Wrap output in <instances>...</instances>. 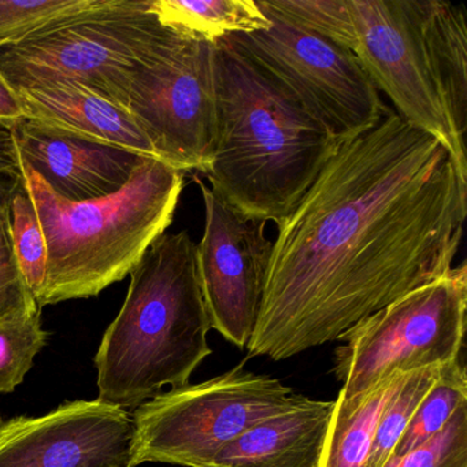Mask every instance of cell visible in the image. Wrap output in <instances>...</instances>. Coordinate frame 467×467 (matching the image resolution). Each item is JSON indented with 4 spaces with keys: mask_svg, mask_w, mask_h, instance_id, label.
Here are the masks:
<instances>
[{
    "mask_svg": "<svg viewBox=\"0 0 467 467\" xmlns=\"http://www.w3.org/2000/svg\"><path fill=\"white\" fill-rule=\"evenodd\" d=\"M467 182L395 111L347 141L277 223L248 357L284 360L452 269Z\"/></svg>",
    "mask_w": 467,
    "mask_h": 467,
    "instance_id": "obj_1",
    "label": "cell"
},
{
    "mask_svg": "<svg viewBox=\"0 0 467 467\" xmlns=\"http://www.w3.org/2000/svg\"><path fill=\"white\" fill-rule=\"evenodd\" d=\"M215 139L204 174L245 214L280 223L338 143L296 98L236 45H215Z\"/></svg>",
    "mask_w": 467,
    "mask_h": 467,
    "instance_id": "obj_2",
    "label": "cell"
},
{
    "mask_svg": "<svg viewBox=\"0 0 467 467\" xmlns=\"http://www.w3.org/2000/svg\"><path fill=\"white\" fill-rule=\"evenodd\" d=\"M196 244L187 231L165 234L130 272L127 299L95 357L98 400L138 409L163 388L190 384L212 354Z\"/></svg>",
    "mask_w": 467,
    "mask_h": 467,
    "instance_id": "obj_3",
    "label": "cell"
},
{
    "mask_svg": "<svg viewBox=\"0 0 467 467\" xmlns=\"http://www.w3.org/2000/svg\"><path fill=\"white\" fill-rule=\"evenodd\" d=\"M351 53L407 124L450 151L467 182V21L445 0H348Z\"/></svg>",
    "mask_w": 467,
    "mask_h": 467,
    "instance_id": "obj_4",
    "label": "cell"
},
{
    "mask_svg": "<svg viewBox=\"0 0 467 467\" xmlns=\"http://www.w3.org/2000/svg\"><path fill=\"white\" fill-rule=\"evenodd\" d=\"M47 244L37 305L88 299L130 275L173 223L184 171L143 157L130 182L103 199L67 202L20 161Z\"/></svg>",
    "mask_w": 467,
    "mask_h": 467,
    "instance_id": "obj_5",
    "label": "cell"
},
{
    "mask_svg": "<svg viewBox=\"0 0 467 467\" xmlns=\"http://www.w3.org/2000/svg\"><path fill=\"white\" fill-rule=\"evenodd\" d=\"M467 264L366 317L338 341L333 373L343 382L335 414H347L395 373L461 359L466 332Z\"/></svg>",
    "mask_w": 467,
    "mask_h": 467,
    "instance_id": "obj_6",
    "label": "cell"
},
{
    "mask_svg": "<svg viewBox=\"0 0 467 467\" xmlns=\"http://www.w3.org/2000/svg\"><path fill=\"white\" fill-rule=\"evenodd\" d=\"M165 26L151 0L99 6L0 48V76L15 92L72 81L121 108L128 78Z\"/></svg>",
    "mask_w": 467,
    "mask_h": 467,
    "instance_id": "obj_7",
    "label": "cell"
},
{
    "mask_svg": "<svg viewBox=\"0 0 467 467\" xmlns=\"http://www.w3.org/2000/svg\"><path fill=\"white\" fill-rule=\"evenodd\" d=\"M299 398L280 379L244 370L243 363L209 381L161 392L133 411L128 467H204L251 426Z\"/></svg>",
    "mask_w": 467,
    "mask_h": 467,
    "instance_id": "obj_8",
    "label": "cell"
},
{
    "mask_svg": "<svg viewBox=\"0 0 467 467\" xmlns=\"http://www.w3.org/2000/svg\"><path fill=\"white\" fill-rule=\"evenodd\" d=\"M217 45V43H215ZM215 45L166 28L128 78L121 108L155 157L204 173L215 139Z\"/></svg>",
    "mask_w": 467,
    "mask_h": 467,
    "instance_id": "obj_9",
    "label": "cell"
},
{
    "mask_svg": "<svg viewBox=\"0 0 467 467\" xmlns=\"http://www.w3.org/2000/svg\"><path fill=\"white\" fill-rule=\"evenodd\" d=\"M261 12L269 28L223 39L275 76L338 143L354 140L384 119L389 109L354 53Z\"/></svg>",
    "mask_w": 467,
    "mask_h": 467,
    "instance_id": "obj_10",
    "label": "cell"
},
{
    "mask_svg": "<svg viewBox=\"0 0 467 467\" xmlns=\"http://www.w3.org/2000/svg\"><path fill=\"white\" fill-rule=\"evenodd\" d=\"M206 210L196 244L199 281L212 329L240 349L253 337L273 242L266 220L245 214L195 177Z\"/></svg>",
    "mask_w": 467,
    "mask_h": 467,
    "instance_id": "obj_11",
    "label": "cell"
},
{
    "mask_svg": "<svg viewBox=\"0 0 467 467\" xmlns=\"http://www.w3.org/2000/svg\"><path fill=\"white\" fill-rule=\"evenodd\" d=\"M132 417L100 400L62 404L0 428V467H128Z\"/></svg>",
    "mask_w": 467,
    "mask_h": 467,
    "instance_id": "obj_12",
    "label": "cell"
},
{
    "mask_svg": "<svg viewBox=\"0 0 467 467\" xmlns=\"http://www.w3.org/2000/svg\"><path fill=\"white\" fill-rule=\"evenodd\" d=\"M18 157L59 198L103 199L121 190L144 155L24 119L10 130Z\"/></svg>",
    "mask_w": 467,
    "mask_h": 467,
    "instance_id": "obj_13",
    "label": "cell"
},
{
    "mask_svg": "<svg viewBox=\"0 0 467 467\" xmlns=\"http://www.w3.org/2000/svg\"><path fill=\"white\" fill-rule=\"evenodd\" d=\"M335 400L300 395L229 442L204 467H319Z\"/></svg>",
    "mask_w": 467,
    "mask_h": 467,
    "instance_id": "obj_14",
    "label": "cell"
},
{
    "mask_svg": "<svg viewBox=\"0 0 467 467\" xmlns=\"http://www.w3.org/2000/svg\"><path fill=\"white\" fill-rule=\"evenodd\" d=\"M24 117L80 138L155 157L151 141L125 109L72 81L16 92Z\"/></svg>",
    "mask_w": 467,
    "mask_h": 467,
    "instance_id": "obj_15",
    "label": "cell"
},
{
    "mask_svg": "<svg viewBox=\"0 0 467 467\" xmlns=\"http://www.w3.org/2000/svg\"><path fill=\"white\" fill-rule=\"evenodd\" d=\"M151 10L166 28L213 45L231 35L270 26L254 0H151Z\"/></svg>",
    "mask_w": 467,
    "mask_h": 467,
    "instance_id": "obj_16",
    "label": "cell"
},
{
    "mask_svg": "<svg viewBox=\"0 0 467 467\" xmlns=\"http://www.w3.org/2000/svg\"><path fill=\"white\" fill-rule=\"evenodd\" d=\"M395 373L360 399L347 414H332L319 467H366L385 407L403 381Z\"/></svg>",
    "mask_w": 467,
    "mask_h": 467,
    "instance_id": "obj_17",
    "label": "cell"
},
{
    "mask_svg": "<svg viewBox=\"0 0 467 467\" xmlns=\"http://www.w3.org/2000/svg\"><path fill=\"white\" fill-rule=\"evenodd\" d=\"M467 401L466 368L461 359L448 365L415 410L392 456L406 455L436 436L461 404Z\"/></svg>",
    "mask_w": 467,
    "mask_h": 467,
    "instance_id": "obj_18",
    "label": "cell"
},
{
    "mask_svg": "<svg viewBox=\"0 0 467 467\" xmlns=\"http://www.w3.org/2000/svg\"><path fill=\"white\" fill-rule=\"evenodd\" d=\"M10 232L18 266L26 286L37 300L47 272V244L23 174L10 191Z\"/></svg>",
    "mask_w": 467,
    "mask_h": 467,
    "instance_id": "obj_19",
    "label": "cell"
},
{
    "mask_svg": "<svg viewBox=\"0 0 467 467\" xmlns=\"http://www.w3.org/2000/svg\"><path fill=\"white\" fill-rule=\"evenodd\" d=\"M47 336L40 307L0 317V393L13 392L24 381Z\"/></svg>",
    "mask_w": 467,
    "mask_h": 467,
    "instance_id": "obj_20",
    "label": "cell"
},
{
    "mask_svg": "<svg viewBox=\"0 0 467 467\" xmlns=\"http://www.w3.org/2000/svg\"><path fill=\"white\" fill-rule=\"evenodd\" d=\"M447 368L448 365L436 366L404 374L400 387L379 418L366 467H384L388 459L392 456L393 450L406 431L415 410Z\"/></svg>",
    "mask_w": 467,
    "mask_h": 467,
    "instance_id": "obj_21",
    "label": "cell"
},
{
    "mask_svg": "<svg viewBox=\"0 0 467 467\" xmlns=\"http://www.w3.org/2000/svg\"><path fill=\"white\" fill-rule=\"evenodd\" d=\"M103 0H0V48L99 6Z\"/></svg>",
    "mask_w": 467,
    "mask_h": 467,
    "instance_id": "obj_22",
    "label": "cell"
},
{
    "mask_svg": "<svg viewBox=\"0 0 467 467\" xmlns=\"http://www.w3.org/2000/svg\"><path fill=\"white\" fill-rule=\"evenodd\" d=\"M384 467H467V401L436 436L406 455L390 456Z\"/></svg>",
    "mask_w": 467,
    "mask_h": 467,
    "instance_id": "obj_23",
    "label": "cell"
},
{
    "mask_svg": "<svg viewBox=\"0 0 467 467\" xmlns=\"http://www.w3.org/2000/svg\"><path fill=\"white\" fill-rule=\"evenodd\" d=\"M12 187L0 192V317L40 307L26 286L13 248L10 232Z\"/></svg>",
    "mask_w": 467,
    "mask_h": 467,
    "instance_id": "obj_24",
    "label": "cell"
},
{
    "mask_svg": "<svg viewBox=\"0 0 467 467\" xmlns=\"http://www.w3.org/2000/svg\"><path fill=\"white\" fill-rule=\"evenodd\" d=\"M24 119L26 117H24L17 94L10 88L9 84L0 76V127L12 130Z\"/></svg>",
    "mask_w": 467,
    "mask_h": 467,
    "instance_id": "obj_25",
    "label": "cell"
},
{
    "mask_svg": "<svg viewBox=\"0 0 467 467\" xmlns=\"http://www.w3.org/2000/svg\"><path fill=\"white\" fill-rule=\"evenodd\" d=\"M20 173V157L12 132L0 127V180L16 179Z\"/></svg>",
    "mask_w": 467,
    "mask_h": 467,
    "instance_id": "obj_26",
    "label": "cell"
},
{
    "mask_svg": "<svg viewBox=\"0 0 467 467\" xmlns=\"http://www.w3.org/2000/svg\"><path fill=\"white\" fill-rule=\"evenodd\" d=\"M16 179H5L0 180V192L2 191L7 190V188L12 187L13 184H15Z\"/></svg>",
    "mask_w": 467,
    "mask_h": 467,
    "instance_id": "obj_27",
    "label": "cell"
},
{
    "mask_svg": "<svg viewBox=\"0 0 467 467\" xmlns=\"http://www.w3.org/2000/svg\"><path fill=\"white\" fill-rule=\"evenodd\" d=\"M4 425V420H2V414H0V428Z\"/></svg>",
    "mask_w": 467,
    "mask_h": 467,
    "instance_id": "obj_28",
    "label": "cell"
}]
</instances>
